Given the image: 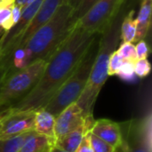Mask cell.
Returning a JSON list of instances; mask_svg holds the SVG:
<instances>
[{
    "mask_svg": "<svg viewBox=\"0 0 152 152\" xmlns=\"http://www.w3.org/2000/svg\"><path fill=\"white\" fill-rule=\"evenodd\" d=\"M95 42L84 56L75 71L61 86L46 105L42 109H45L56 117L69 105L77 102L86 86L90 71L96 56L98 44L95 45Z\"/></svg>",
    "mask_w": 152,
    "mask_h": 152,
    "instance_id": "cell-4",
    "label": "cell"
},
{
    "mask_svg": "<svg viewBox=\"0 0 152 152\" xmlns=\"http://www.w3.org/2000/svg\"><path fill=\"white\" fill-rule=\"evenodd\" d=\"M45 65L46 61L38 60L10 72L0 88V108L11 107L27 95L38 82Z\"/></svg>",
    "mask_w": 152,
    "mask_h": 152,
    "instance_id": "cell-5",
    "label": "cell"
},
{
    "mask_svg": "<svg viewBox=\"0 0 152 152\" xmlns=\"http://www.w3.org/2000/svg\"><path fill=\"white\" fill-rule=\"evenodd\" d=\"M117 76L121 78L124 81L131 82L134 80V77H136L134 74V62L132 61H125L121 69L118 72Z\"/></svg>",
    "mask_w": 152,
    "mask_h": 152,
    "instance_id": "cell-23",
    "label": "cell"
},
{
    "mask_svg": "<svg viewBox=\"0 0 152 152\" xmlns=\"http://www.w3.org/2000/svg\"><path fill=\"white\" fill-rule=\"evenodd\" d=\"M152 0H142L138 16L135 19L137 21L136 36L134 42L145 39L151 25Z\"/></svg>",
    "mask_w": 152,
    "mask_h": 152,
    "instance_id": "cell-14",
    "label": "cell"
},
{
    "mask_svg": "<svg viewBox=\"0 0 152 152\" xmlns=\"http://www.w3.org/2000/svg\"><path fill=\"white\" fill-rule=\"evenodd\" d=\"M14 5V0H0V28L4 32H7L15 25L12 18Z\"/></svg>",
    "mask_w": 152,
    "mask_h": 152,
    "instance_id": "cell-17",
    "label": "cell"
},
{
    "mask_svg": "<svg viewBox=\"0 0 152 152\" xmlns=\"http://www.w3.org/2000/svg\"><path fill=\"white\" fill-rule=\"evenodd\" d=\"M89 138L93 152H117L115 148L104 142L103 141L94 135L91 132L89 133Z\"/></svg>",
    "mask_w": 152,
    "mask_h": 152,
    "instance_id": "cell-22",
    "label": "cell"
},
{
    "mask_svg": "<svg viewBox=\"0 0 152 152\" xmlns=\"http://www.w3.org/2000/svg\"><path fill=\"white\" fill-rule=\"evenodd\" d=\"M48 152H67V151H63V150H61V149L58 148L57 146L53 145V146L51 148V150H50Z\"/></svg>",
    "mask_w": 152,
    "mask_h": 152,
    "instance_id": "cell-30",
    "label": "cell"
},
{
    "mask_svg": "<svg viewBox=\"0 0 152 152\" xmlns=\"http://www.w3.org/2000/svg\"><path fill=\"white\" fill-rule=\"evenodd\" d=\"M3 59V48H2V43L0 42V61Z\"/></svg>",
    "mask_w": 152,
    "mask_h": 152,
    "instance_id": "cell-31",
    "label": "cell"
},
{
    "mask_svg": "<svg viewBox=\"0 0 152 152\" xmlns=\"http://www.w3.org/2000/svg\"><path fill=\"white\" fill-rule=\"evenodd\" d=\"M31 132H27L12 138L0 139V152H18L23 142Z\"/></svg>",
    "mask_w": 152,
    "mask_h": 152,
    "instance_id": "cell-18",
    "label": "cell"
},
{
    "mask_svg": "<svg viewBox=\"0 0 152 152\" xmlns=\"http://www.w3.org/2000/svg\"><path fill=\"white\" fill-rule=\"evenodd\" d=\"M127 127L123 134V142L117 152H151V114L126 123ZM123 131V130H122Z\"/></svg>",
    "mask_w": 152,
    "mask_h": 152,
    "instance_id": "cell-7",
    "label": "cell"
},
{
    "mask_svg": "<svg viewBox=\"0 0 152 152\" xmlns=\"http://www.w3.org/2000/svg\"><path fill=\"white\" fill-rule=\"evenodd\" d=\"M53 145L54 142L52 140L32 131L18 152H48Z\"/></svg>",
    "mask_w": 152,
    "mask_h": 152,
    "instance_id": "cell-15",
    "label": "cell"
},
{
    "mask_svg": "<svg viewBox=\"0 0 152 152\" xmlns=\"http://www.w3.org/2000/svg\"><path fill=\"white\" fill-rule=\"evenodd\" d=\"M126 0H99L77 23L86 30L102 35L123 10Z\"/></svg>",
    "mask_w": 152,
    "mask_h": 152,
    "instance_id": "cell-6",
    "label": "cell"
},
{
    "mask_svg": "<svg viewBox=\"0 0 152 152\" xmlns=\"http://www.w3.org/2000/svg\"><path fill=\"white\" fill-rule=\"evenodd\" d=\"M118 53L123 58L124 61L134 62L137 60L135 45L133 43L122 42L118 49H116Z\"/></svg>",
    "mask_w": 152,
    "mask_h": 152,
    "instance_id": "cell-19",
    "label": "cell"
},
{
    "mask_svg": "<svg viewBox=\"0 0 152 152\" xmlns=\"http://www.w3.org/2000/svg\"><path fill=\"white\" fill-rule=\"evenodd\" d=\"M98 36L86 30L77 21L65 40L46 61L43 74L34 88L11 107L34 111L44 108L75 71Z\"/></svg>",
    "mask_w": 152,
    "mask_h": 152,
    "instance_id": "cell-1",
    "label": "cell"
},
{
    "mask_svg": "<svg viewBox=\"0 0 152 152\" xmlns=\"http://www.w3.org/2000/svg\"><path fill=\"white\" fill-rule=\"evenodd\" d=\"M26 1L27 0H14V3H15V5L20 7L21 9H23L25 4H26Z\"/></svg>",
    "mask_w": 152,
    "mask_h": 152,
    "instance_id": "cell-29",
    "label": "cell"
},
{
    "mask_svg": "<svg viewBox=\"0 0 152 152\" xmlns=\"http://www.w3.org/2000/svg\"><path fill=\"white\" fill-rule=\"evenodd\" d=\"M123 58L118 53L117 50L112 52V53L110 56L109 63H108V75L110 76H117L118 72L121 69L123 63H124Z\"/></svg>",
    "mask_w": 152,
    "mask_h": 152,
    "instance_id": "cell-20",
    "label": "cell"
},
{
    "mask_svg": "<svg viewBox=\"0 0 152 152\" xmlns=\"http://www.w3.org/2000/svg\"><path fill=\"white\" fill-rule=\"evenodd\" d=\"M90 132L116 150L123 142V131L121 126L110 119L101 118L94 120Z\"/></svg>",
    "mask_w": 152,
    "mask_h": 152,
    "instance_id": "cell-11",
    "label": "cell"
},
{
    "mask_svg": "<svg viewBox=\"0 0 152 152\" xmlns=\"http://www.w3.org/2000/svg\"><path fill=\"white\" fill-rule=\"evenodd\" d=\"M122 13L123 10L118 13L108 28L101 35L102 38L98 43L96 56L94 61L86 86L77 101V103L80 106L86 118L87 119H94V108L95 102L100 92L109 77V59L112 52L117 49V45L120 39L119 30Z\"/></svg>",
    "mask_w": 152,
    "mask_h": 152,
    "instance_id": "cell-3",
    "label": "cell"
},
{
    "mask_svg": "<svg viewBox=\"0 0 152 152\" xmlns=\"http://www.w3.org/2000/svg\"><path fill=\"white\" fill-rule=\"evenodd\" d=\"M93 123H86L77 129L56 140L54 145L67 152H76L86 134L91 130Z\"/></svg>",
    "mask_w": 152,
    "mask_h": 152,
    "instance_id": "cell-13",
    "label": "cell"
},
{
    "mask_svg": "<svg viewBox=\"0 0 152 152\" xmlns=\"http://www.w3.org/2000/svg\"><path fill=\"white\" fill-rule=\"evenodd\" d=\"M135 52H136V57L137 60L139 59H148V56L150 54L151 49L147 42L143 40H140L135 45Z\"/></svg>",
    "mask_w": 152,
    "mask_h": 152,
    "instance_id": "cell-25",
    "label": "cell"
},
{
    "mask_svg": "<svg viewBox=\"0 0 152 152\" xmlns=\"http://www.w3.org/2000/svg\"><path fill=\"white\" fill-rule=\"evenodd\" d=\"M134 74L140 78L146 77L151 70V65L148 59H139L134 62Z\"/></svg>",
    "mask_w": 152,
    "mask_h": 152,
    "instance_id": "cell-21",
    "label": "cell"
},
{
    "mask_svg": "<svg viewBox=\"0 0 152 152\" xmlns=\"http://www.w3.org/2000/svg\"><path fill=\"white\" fill-rule=\"evenodd\" d=\"M94 121V119L91 120L86 118L80 106L77 102H74L65 108L55 117L54 131L56 140L77 129L86 123H93Z\"/></svg>",
    "mask_w": 152,
    "mask_h": 152,
    "instance_id": "cell-9",
    "label": "cell"
},
{
    "mask_svg": "<svg viewBox=\"0 0 152 152\" xmlns=\"http://www.w3.org/2000/svg\"><path fill=\"white\" fill-rule=\"evenodd\" d=\"M76 22L74 9L63 2L53 16L5 62L10 66V72L38 60L47 61L73 29Z\"/></svg>",
    "mask_w": 152,
    "mask_h": 152,
    "instance_id": "cell-2",
    "label": "cell"
},
{
    "mask_svg": "<svg viewBox=\"0 0 152 152\" xmlns=\"http://www.w3.org/2000/svg\"><path fill=\"white\" fill-rule=\"evenodd\" d=\"M134 11H130L126 16L123 17V20L120 23V39L122 42L134 43L136 36L137 21L134 18Z\"/></svg>",
    "mask_w": 152,
    "mask_h": 152,
    "instance_id": "cell-16",
    "label": "cell"
},
{
    "mask_svg": "<svg viewBox=\"0 0 152 152\" xmlns=\"http://www.w3.org/2000/svg\"><path fill=\"white\" fill-rule=\"evenodd\" d=\"M55 116L45 110L40 109L36 110L34 117V128L33 131L38 134L44 135L54 143L56 141L55 137Z\"/></svg>",
    "mask_w": 152,
    "mask_h": 152,
    "instance_id": "cell-12",
    "label": "cell"
},
{
    "mask_svg": "<svg viewBox=\"0 0 152 152\" xmlns=\"http://www.w3.org/2000/svg\"><path fill=\"white\" fill-rule=\"evenodd\" d=\"M89 133H90V131L84 137L83 141L81 142L79 147L77 148L76 152H93L91 142H90V138H89Z\"/></svg>",
    "mask_w": 152,
    "mask_h": 152,
    "instance_id": "cell-26",
    "label": "cell"
},
{
    "mask_svg": "<svg viewBox=\"0 0 152 152\" xmlns=\"http://www.w3.org/2000/svg\"><path fill=\"white\" fill-rule=\"evenodd\" d=\"M63 2L64 0H43L35 16L29 22L28 26L27 27L23 34L21 35L14 52L21 48L28 42V40L33 36V34L36 31H37L42 26H44L53 16L57 9ZM7 61H4V62H7Z\"/></svg>",
    "mask_w": 152,
    "mask_h": 152,
    "instance_id": "cell-10",
    "label": "cell"
},
{
    "mask_svg": "<svg viewBox=\"0 0 152 152\" xmlns=\"http://www.w3.org/2000/svg\"><path fill=\"white\" fill-rule=\"evenodd\" d=\"M99 0H81L77 8L74 12V16L77 21L82 16H84Z\"/></svg>",
    "mask_w": 152,
    "mask_h": 152,
    "instance_id": "cell-24",
    "label": "cell"
},
{
    "mask_svg": "<svg viewBox=\"0 0 152 152\" xmlns=\"http://www.w3.org/2000/svg\"><path fill=\"white\" fill-rule=\"evenodd\" d=\"M10 73V67L6 63L0 61V88L3 85V82L4 81L5 77Z\"/></svg>",
    "mask_w": 152,
    "mask_h": 152,
    "instance_id": "cell-27",
    "label": "cell"
},
{
    "mask_svg": "<svg viewBox=\"0 0 152 152\" xmlns=\"http://www.w3.org/2000/svg\"><path fill=\"white\" fill-rule=\"evenodd\" d=\"M4 29H3L2 28H0V37H2V35L4 34Z\"/></svg>",
    "mask_w": 152,
    "mask_h": 152,
    "instance_id": "cell-33",
    "label": "cell"
},
{
    "mask_svg": "<svg viewBox=\"0 0 152 152\" xmlns=\"http://www.w3.org/2000/svg\"><path fill=\"white\" fill-rule=\"evenodd\" d=\"M35 112L13 107L0 110V139L12 138L33 131Z\"/></svg>",
    "mask_w": 152,
    "mask_h": 152,
    "instance_id": "cell-8",
    "label": "cell"
},
{
    "mask_svg": "<svg viewBox=\"0 0 152 152\" xmlns=\"http://www.w3.org/2000/svg\"><path fill=\"white\" fill-rule=\"evenodd\" d=\"M34 1H35V0H27V1H26V4H25V5H24V7H26L27 5L30 4H31V3H33ZM24 7H23V8H24Z\"/></svg>",
    "mask_w": 152,
    "mask_h": 152,
    "instance_id": "cell-32",
    "label": "cell"
},
{
    "mask_svg": "<svg viewBox=\"0 0 152 152\" xmlns=\"http://www.w3.org/2000/svg\"><path fill=\"white\" fill-rule=\"evenodd\" d=\"M80 1H81V0H64V2H65L66 4H68L69 5H70V6L74 9V12H75V10L77 8V6H78Z\"/></svg>",
    "mask_w": 152,
    "mask_h": 152,
    "instance_id": "cell-28",
    "label": "cell"
}]
</instances>
